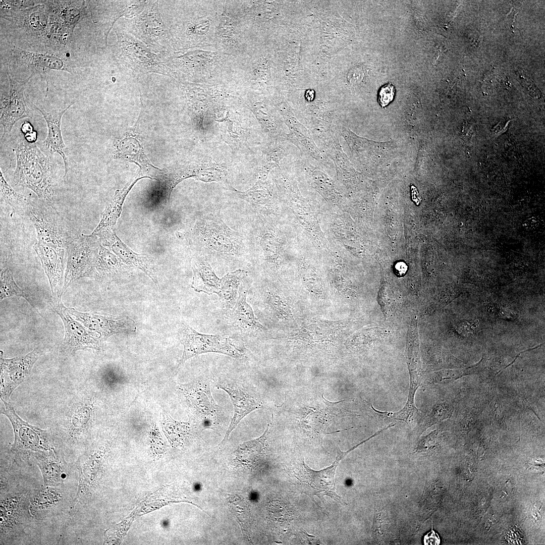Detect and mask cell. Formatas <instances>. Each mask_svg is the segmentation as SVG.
<instances>
[{"instance_id": "cell-1", "label": "cell", "mask_w": 545, "mask_h": 545, "mask_svg": "<svg viewBox=\"0 0 545 545\" xmlns=\"http://www.w3.org/2000/svg\"><path fill=\"white\" fill-rule=\"evenodd\" d=\"M13 150L16 157L15 185L31 190L39 199L55 207L53 169L49 157L35 143L27 142L20 143Z\"/></svg>"}, {"instance_id": "cell-2", "label": "cell", "mask_w": 545, "mask_h": 545, "mask_svg": "<svg viewBox=\"0 0 545 545\" xmlns=\"http://www.w3.org/2000/svg\"><path fill=\"white\" fill-rule=\"evenodd\" d=\"M192 238L206 252L230 260L241 256L245 251L242 237L217 215L198 220L193 228Z\"/></svg>"}, {"instance_id": "cell-3", "label": "cell", "mask_w": 545, "mask_h": 545, "mask_svg": "<svg viewBox=\"0 0 545 545\" xmlns=\"http://www.w3.org/2000/svg\"><path fill=\"white\" fill-rule=\"evenodd\" d=\"M120 27L157 54L173 51V38L161 16L157 1H148L141 13L132 19L125 18Z\"/></svg>"}, {"instance_id": "cell-4", "label": "cell", "mask_w": 545, "mask_h": 545, "mask_svg": "<svg viewBox=\"0 0 545 545\" xmlns=\"http://www.w3.org/2000/svg\"><path fill=\"white\" fill-rule=\"evenodd\" d=\"M117 43L112 50L120 62L136 74L156 73L170 77L174 75L158 55L121 27L115 29Z\"/></svg>"}, {"instance_id": "cell-5", "label": "cell", "mask_w": 545, "mask_h": 545, "mask_svg": "<svg viewBox=\"0 0 545 545\" xmlns=\"http://www.w3.org/2000/svg\"><path fill=\"white\" fill-rule=\"evenodd\" d=\"M27 216L34 225L39 242L66 249L77 235L70 230L55 207L39 198L30 199Z\"/></svg>"}, {"instance_id": "cell-6", "label": "cell", "mask_w": 545, "mask_h": 545, "mask_svg": "<svg viewBox=\"0 0 545 545\" xmlns=\"http://www.w3.org/2000/svg\"><path fill=\"white\" fill-rule=\"evenodd\" d=\"M359 445L358 444L346 452L338 449L336 459L332 464L320 470L310 468L305 463L303 458L294 471V477L298 480L300 490L315 503L314 496L321 499L326 496L342 505H347L336 491L335 481L336 471L340 462Z\"/></svg>"}, {"instance_id": "cell-7", "label": "cell", "mask_w": 545, "mask_h": 545, "mask_svg": "<svg viewBox=\"0 0 545 545\" xmlns=\"http://www.w3.org/2000/svg\"><path fill=\"white\" fill-rule=\"evenodd\" d=\"M180 336L184 350L177 368L189 358L200 354L218 353L236 358H241L244 354L243 346L229 335L202 334L184 324Z\"/></svg>"}, {"instance_id": "cell-8", "label": "cell", "mask_w": 545, "mask_h": 545, "mask_svg": "<svg viewBox=\"0 0 545 545\" xmlns=\"http://www.w3.org/2000/svg\"><path fill=\"white\" fill-rule=\"evenodd\" d=\"M101 243L96 235H77L68 244L66 268L61 296L77 280L89 277L93 261Z\"/></svg>"}, {"instance_id": "cell-9", "label": "cell", "mask_w": 545, "mask_h": 545, "mask_svg": "<svg viewBox=\"0 0 545 545\" xmlns=\"http://www.w3.org/2000/svg\"><path fill=\"white\" fill-rule=\"evenodd\" d=\"M2 400L5 406L2 413L8 417L13 428L14 441L11 450L14 454L22 460L26 461L31 454L36 452L54 450L46 430L25 422L17 415L13 408L6 401Z\"/></svg>"}, {"instance_id": "cell-10", "label": "cell", "mask_w": 545, "mask_h": 545, "mask_svg": "<svg viewBox=\"0 0 545 545\" xmlns=\"http://www.w3.org/2000/svg\"><path fill=\"white\" fill-rule=\"evenodd\" d=\"M9 53L10 70L20 69L28 71L30 79L36 74L46 78L50 70L72 73L69 63L58 55L30 52L15 46L10 48Z\"/></svg>"}, {"instance_id": "cell-11", "label": "cell", "mask_w": 545, "mask_h": 545, "mask_svg": "<svg viewBox=\"0 0 545 545\" xmlns=\"http://www.w3.org/2000/svg\"><path fill=\"white\" fill-rule=\"evenodd\" d=\"M10 84L8 93L1 94V124L3 127L2 140L10 133L15 124L21 119L32 118L24 97V91L29 80H18L7 73Z\"/></svg>"}, {"instance_id": "cell-12", "label": "cell", "mask_w": 545, "mask_h": 545, "mask_svg": "<svg viewBox=\"0 0 545 545\" xmlns=\"http://www.w3.org/2000/svg\"><path fill=\"white\" fill-rule=\"evenodd\" d=\"M61 297H53L51 304L64 325V344L65 347L71 352L86 348L99 350L101 341L99 335L75 319L62 303Z\"/></svg>"}, {"instance_id": "cell-13", "label": "cell", "mask_w": 545, "mask_h": 545, "mask_svg": "<svg viewBox=\"0 0 545 545\" xmlns=\"http://www.w3.org/2000/svg\"><path fill=\"white\" fill-rule=\"evenodd\" d=\"M249 286L241 285L237 302L230 310L225 311V319L231 332L238 336L250 337L264 330L253 310L246 301Z\"/></svg>"}, {"instance_id": "cell-14", "label": "cell", "mask_w": 545, "mask_h": 545, "mask_svg": "<svg viewBox=\"0 0 545 545\" xmlns=\"http://www.w3.org/2000/svg\"><path fill=\"white\" fill-rule=\"evenodd\" d=\"M41 354L36 348L25 355L13 358L1 357V397L8 400L15 389L22 383Z\"/></svg>"}, {"instance_id": "cell-15", "label": "cell", "mask_w": 545, "mask_h": 545, "mask_svg": "<svg viewBox=\"0 0 545 545\" xmlns=\"http://www.w3.org/2000/svg\"><path fill=\"white\" fill-rule=\"evenodd\" d=\"M134 129L126 132L117 142L112 155L113 159H123L134 162L139 167L138 174L144 178L156 180L162 170L151 164L145 154L139 137Z\"/></svg>"}, {"instance_id": "cell-16", "label": "cell", "mask_w": 545, "mask_h": 545, "mask_svg": "<svg viewBox=\"0 0 545 545\" xmlns=\"http://www.w3.org/2000/svg\"><path fill=\"white\" fill-rule=\"evenodd\" d=\"M64 484L44 486L30 496L29 509L34 518L42 519L72 506Z\"/></svg>"}, {"instance_id": "cell-17", "label": "cell", "mask_w": 545, "mask_h": 545, "mask_svg": "<svg viewBox=\"0 0 545 545\" xmlns=\"http://www.w3.org/2000/svg\"><path fill=\"white\" fill-rule=\"evenodd\" d=\"M101 244L109 248L126 265L134 266L144 272L154 282H156L155 267L151 257L138 254L129 248L117 235L115 228H107L94 234Z\"/></svg>"}, {"instance_id": "cell-18", "label": "cell", "mask_w": 545, "mask_h": 545, "mask_svg": "<svg viewBox=\"0 0 545 545\" xmlns=\"http://www.w3.org/2000/svg\"><path fill=\"white\" fill-rule=\"evenodd\" d=\"M69 313L92 332L97 333L101 340L119 333L135 332V321L131 318L113 317L92 312H81L68 307Z\"/></svg>"}, {"instance_id": "cell-19", "label": "cell", "mask_w": 545, "mask_h": 545, "mask_svg": "<svg viewBox=\"0 0 545 545\" xmlns=\"http://www.w3.org/2000/svg\"><path fill=\"white\" fill-rule=\"evenodd\" d=\"M30 495L22 493L11 494L1 498L0 506L1 535L14 536L24 529L26 515L30 513Z\"/></svg>"}, {"instance_id": "cell-20", "label": "cell", "mask_w": 545, "mask_h": 545, "mask_svg": "<svg viewBox=\"0 0 545 545\" xmlns=\"http://www.w3.org/2000/svg\"><path fill=\"white\" fill-rule=\"evenodd\" d=\"M92 17L96 22H108L110 29L121 17L132 19L141 13L148 1H89Z\"/></svg>"}, {"instance_id": "cell-21", "label": "cell", "mask_w": 545, "mask_h": 545, "mask_svg": "<svg viewBox=\"0 0 545 545\" xmlns=\"http://www.w3.org/2000/svg\"><path fill=\"white\" fill-rule=\"evenodd\" d=\"M33 248L41 261L48 278L52 296H61L64 274V260L65 249L53 247L37 242Z\"/></svg>"}, {"instance_id": "cell-22", "label": "cell", "mask_w": 545, "mask_h": 545, "mask_svg": "<svg viewBox=\"0 0 545 545\" xmlns=\"http://www.w3.org/2000/svg\"><path fill=\"white\" fill-rule=\"evenodd\" d=\"M17 12L2 17L12 22L18 28L32 36L46 38L49 30V15L46 7L36 6L25 10L16 9Z\"/></svg>"}, {"instance_id": "cell-23", "label": "cell", "mask_w": 545, "mask_h": 545, "mask_svg": "<svg viewBox=\"0 0 545 545\" xmlns=\"http://www.w3.org/2000/svg\"><path fill=\"white\" fill-rule=\"evenodd\" d=\"M217 387L229 395L234 407L233 417L223 440L219 444V446L222 447L225 445L231 432L242 419L251 412L261 408L262 403L233 384L220 383L217 384Z\"/></svg>"}, {"instance_id": "cell-24", "label": "cell", "mask_w": 545, "mask_h": 545, "mask_svg": "<svg viewBox=\"0 0 545 545\" xmlns=\"http://www.w3.org/2000/svg\"><path fill=\"white\" fill-rule=\"evenodd\" d=\"M29 101L41 114L46 123L47 135L44 141V144L51 154L57 152L62 156L65 166L64 177H67L69 171V151L63 140L61 125L64 115L74 102L61 111L46 112L43 108L38 107L29 99Z\"/></svg>"}, {"instance_id": "cell-25", "label": "cell", "mask_w": 545, "mask_h": 545, "mask_svg": "<svg viewBox=\"0 0 545 545\" xmlns=\"http://www.w3.org/2000/svg\"><path fill=\"white\" fill-rule=\"evenodd\" d=\"M127 265L109 248L100 245L94 258L89 277L100 282L108 283L123 276Z\"/></svg>"}, {"instance_id": "cell-26", "label": "cell", "mask_w": 545, "mask_h": 545, "mask_svg": "<svg viewBox=\"0 0 545 545\" xmlns=\"http://www.w3.org/2000/svg\"><path fill=\"white\" fill-rule=\"evenodd\" d=\"M33 455L41 472L43 485L64 484L70 469L64 458L54 450L36 452Z\"/></svg>"}, {"instance_id": "cell-27", "label": "cell", "mask_w": 545, "mask_h": 545, "mask_svg": "<svg viewBox=\"0 0 545 545\" xmlns=\"http://www.w3.org/2000/svg\"><path fill=\"white\" fill-rule=\"evenodd\" d=\"M194 393V401L198 416L204 428L214 429L221 417V409L215 403L210 390L209 385L200 384Z\"/></svg>"}, {"instance_id": "cell-28", "label": "cell", "mask_w": 545, "mask_h": 545, "mask_svg": "<svg viewBox=\"0 0 545 545\" xmlns=\"http://www.w3.org/2000/svg\"><path fill=\"white\" fill-rule=\"evenodd\" d=\"M184 87L187 106L192 125L200 133L206 131L205 117L210 100L208 94L202 88L186 85Z\"/></svg>"}, {"instance_id": "cell-29", "label": "cell", "mask_w": 545, "mask_h": 545, "mask_svg": "<svg viewBox=\"0 0 545 545\" xmlns=\"http://www.w3.org/2000/svg\"><path fill=\"white\" fill-rule=\"evenodd\" d=\"M191 265L193 274L191 287L194 291L219 295L221 279L216 276L208 262L202 258L193 257Z\"/></svg>"}, {"instance_id": "cell-30", "label": "cell", "mask_w": 545, "mask_h": 545, "mask_svg": "<svg viewBox=\"0 0 545 545\" xmlns=\"http://www.w3.org/2000/svg\"><path fill=\"white\" fill-rule=\"evenodd\" d=\"M214 118L219 122L221 135L225 141L233 150L241 148L246 142L247 136V130L242 122L220 110L215 112Z\"/></svg>"}, {"instance_id": "cell-31", "label": "cell", "mask_w": 545, "mask_h": 545, "mask_svg": "<svg viewBox=\"0 0 545 545\" xmlns=\"http://www.w3.org/2000/svg\"><path fill=\"white\" fill-rule=\"evenodd\" d=\"M142 178H144L137 175L134 180L127 183L122 189L116 190L111 201L102 212L100 222L92 234L96 233L104 229L115 228L127 195L135 184Z\"/></svg>"}, {"instance_id": "cell-32", "label": "cell", "mask_w": 545, "mask_h": 545, "mask_svg": "<svg viewBox=\"0 0 545 545\" xmlns=\"http://www.w3.org/2000/svg\"><path fill=\"white\" fill-rule=\"evenodd\" d=\"M269 424L262 435L256 439L240 445L235 452L238 463L248 467H253L259 464L265 455L267 449L266 435Z\"/></svg>"}, {"instance_id": "cell-33", "label": "cell", "mask_w": 545, "mask_h": 545, "mask_svg": "<svg viewBox=\"0 0 545 545\" xmlns=\"http://www.w3.org/2000/svg\"><path fill=\"white\" fill-rule=\"evenodd\" d=\"M247 276L246 270L239 269L228 272L221 279L219 296L225 311L235 306L241 284Z\"/></svg>"}, {"instance_id": "cell-34", "label": "cell", "mask_w": 545, "mask_h": 545, "mask_svg": "<svg viewBox=\"0 0 545 545\" xmlns=\"http://www.w3.org/2000/svg\"><path fill=\"white\" fill-rule=\"evenodd\" d=\"M227 500L230 509L237 519L243 536L250 540L252 518L249 504L238 495H230Z\"/></svg>"}, {"instance_id": "cell-35", "label": "cell", "mask_w": 545, "mask_h": 545, "mask_svg": "<svg viewBox=\"0 0 545 545\" xmlns=\"http://www.w3.org/2000/svg\"><path fill=\"white\" fill-rule=\"evenodd\" d=\"M1 195L13 210L22 216L28 215L30 199L17 192L5 180L0 170Z\"/></svg>"}, {"instance_id": "cell-36", "label": "cell", "mask_w": 545, "mask_h": 545, "mask_svg": "<svg viewBox=\"0 0 545 545\" xmlns=\"http://www.w3.org/2000/svg\"><path fill=\"white\" fill-rule=\"evenodd\" d=\"M0 291L1 301L13 296L20 297L24 298L34 307V303L31 295L17 284L13 278L12 272L9 268H6L1 271Z\"/></svg>"}, {"instance_id": "cell-37", "label": "cell", "mask_w": 545, "mask_h": 545, "mask_svg": "<svg viewBox=\"0 0 545 545\" xmlns=\"http://www.w3.org/2000/svg\"><path fill=\"white\" fill-rule=\"evenodd\" d=\"M451 412L452 407L447 403L435 405L428 413L420 418L415 428V432L420 435L432 425L449 417Z\"/></svg>"}, {"instance_id": "cell-38", "label": "cell", "mask_w": 545, "mask_h": 545, "mask_svg": "<svg viewBox=\"0 0 545 545\" xmlns=\"http://www.w3.org/2000/svg\"><path fill=\"white\" fill-rule=\"evenodd\" d=\"M395 92V87L391 83H387L380 88L377 100L382 107L386 106L393 100Z\"/></svg>"}, {"instance_id": "cell-39", "label": "cell", "mask_w": 545, "mask_h": 545, "mask_svg": "<svg viewBox=\"0 0 545 545\" xmlns=\"http://www.w3.org/2000/svg\"><path fill=\"white\" fill-rule=\"evenodd\" d=\"M477 322L470 323L467 321L462 322L458 325L457 330L459 333L462 335H469L475 331L477 327Z\"/></svg>"}, {"instance_id": "cell-40", "label": "cell", "mask_w": 545, "mask_h": 545, "mask_svg": "<svg viewBox=\"0 0 545 545\" xmlns=\"http://www.w3.org/2000/svg\"><path fill=\"white\" fill-rule=\"evenodd\" d=\"M424 544H439L441 542L440 538L438 534L432 529L424 536Z\"/></svg>"}, {"instance_id": "cell-41", "label": "cell", "mask_w": 545, "mask_h": 545, "mask_svg": "<svg viewBox=\"0 0 545 545\" xmlns=\"http://www.w3.org/2000/svg\"><path fill=\"white\" fill-rule=\"evenodd\" d=\"M300 534L303 542H306L307 544H316L320 543L319 540L316 536L308 534L303 529L301 531Z\"/></svg>"}, {"instance_id": "cell-42", "label": "cell", "mask_w": 545, "mask_h": 545, "mask_svg": "<svg viewBox=\"0 0 545 545\" xmlns=\"http://www.w3.org/2000/svg\"><path fill=\"white\" fill-rule=\"evenodd\" d=\"M499 314L502 318L507 319H514L516 316L515 312L511 310L504 308H502L500 310Z\"/></svg>"}, {"instance_id": "cell-43", "label": "cell", "mask_w": 545, "mask_h": 545, "mask_svg": "<svg viewBox=\"0 0 545 545\" xmlns=\"http://www.w3.org/2000/svg\"><path fill=\"white\" fill-rule=\"evenodd\" d=\"M20 130L24 135L34 131L33 126L31 123L28 121H25L21 124Z\"/></svg>"}, {"instance_id": "cell-44", "label": "cell", "mask_w": 545, "mask_h": 545, "mask_svg": "<svg viewBox=\"0 0 545 545\" xmlns=\"http://www.w3.org/2000/svg\"><path fill=\"white\" fill-rule=\"evenodd\" d=\"M24 138L27 142L31 144L35 143L38 138V133L34 130L32 132L24 135Z\"/></svg>"}, {"instance_id": "cell-45", "label": "cell", "mask_w": 545, "mask_h": 545, "mask_svg": "<svg viewBox=\"0 0 545 545\" xmlns=\"http://www.w3.org/2000/svg\"><path fill=\"white\" fill-rule=\"evenodd\" d=\"M395 268L398 275H402L406 272L407 266L404 262H398L396 264Z\"/></svg>"}, {"instance_id": "cell-46", "label": "cell", "mask_w": 545, "mask_h": 545, "mask_svg": "<svg viewBox=\"0 0 545 545\" xmlns=\"http://www.w3.org/2000/svg\"><path fill=\"white\" fill-rule=\"evenodd\" d=\"M314 91L312 89H308L305 93V97L308 101H312L314 98Z\"/></svg>"}, {"instance_id": "cell-47", "label": "cell", "mask_w": 545, "mask_h": 545, "mask_svg": "<svg viewBox=\"0 0 545 545\" xmlns=\"http://www.w3.org/2000/svg\"><path fill=\"white\" fill-rule=\"evenodd\" d=\"M194 488L196 490H199L200 488V486L199 484L197 483L195 484Z\"/></svg>"}, {"instance_id": "cell-48", "label": "cell", "mask_w": 545, "mask_h": 545, "mask_svg": "<svg viewBox=\"0 0 545 545\" xmlns=\"http://www.w3.org/2000/svg\"><path fill=\"white\" fill-rule=\"evenodd\" d=\"M163 525L166 527L168 525V522L167 520H165L162 523Z\"/></svg>"}]
</instances>
